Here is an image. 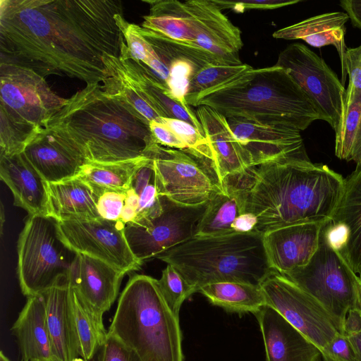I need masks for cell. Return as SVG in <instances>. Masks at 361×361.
<instances>
[{"label": "cell", "mask_w": 361, "mask_h": 361, "mask_svg": "<svg viewBox=\"0 0 361 361\" xmlns=\"http://www.w3.org/2000/svg\"><path fill=\"white\" fill-rule=\"evenodd\" d=\"M148 157L115 162L89 161L78 174L87 183L98 197L109 191L126 192L132 179L147 160Z\"/></svg>", "instance_id": "cell-30"}, {"label": "cell", "mask_w": 361, "mask_h": 361, "mask_svg": "<svg viewBox=\"0 0 361 361\" xmlns=\"http://www.w3.org/2000/svg\"><path fill=\"white\" fill-rule=\"evenodd\" d=\"M243 214L238 192L225 185L211 197L201 218L195 237H212L234 233L233 225Z\"/></svg>", "instance_id": "cell-31"}, {"label": "cell", "mask_w": 361, "mask_h": 361, "mask_svg": "<svg viewBox=\"0 0 361 361\" xmlns=\"http://www.w3.org/2000/svg\"><path fill=\"white\" fill-rule=\"evenodd\" d=\"M192 19L195 39L185 43L197 50L211 64H243L239 52L243 43L241 31L212 0L185 1Z\"/></svg>", "instance_id": "cell-15"}, {"label": "cell", "mask_w": 361, "mask_h": 361, "mask_svg": "<svg viewBox=\"0 0 361 361\" xmlns=\"http://www.w3.org/2000/svg\"><path fill=\"white\" fill-rule=\"evenodd\" d=\"M275 66L286 71L336 132L343 117L346 90L325 61L307 46L294 43L279 54Z\"/></svg>", "instance_id": "cell-9"}, {"label": "cell", "mask_w": 361, "mask_h": 361, "mask_svg": "<svg viewBox=\"0 0 361 361\" xmlns=\"http://www.w3.org/2000/svg\"><path fill=\"white\" fill-rule=\"evenodd\" d=\"M195 114L213 152L218 184L224 188L227 178L249 169L243 149L224 115L204 105L197 106Z\"/></svg>", "instance_id": "cell-23"}, {"label": "cell", "mask_w": 361, "mask_h": 361, "mask_svg": "<svg viewBox=\"0 0 361 361\" xmlns=\"http://www.w3.org/2000/svg\"><path fill=\"white\" fill-rule=\"evenodd\" d=\"M214 305L228 312L255 314L267 305L261 286L238 282L207 284L200 290Z\"/></svg>", "instance_id": "cell-32"}, {"label": "cell", "mask_w": 361, "mask_h": 361, "mask_svg": "<svg viewBox=\"0 0 361 361\" xmlns=\"http://www.w3.org/2000/svg\"><path fill=\"white\" fill-rule=\"evenodd\" d=\"M257 224L256 216L250 213H243L235 219L233 228L235 232H250Z\"/></svg>", "instance_id": "cell-50"}, {"label": "cell", "mask_w": 361, "mask_h": 361, "mask_svg": "<svg viewBox=\"0 0 361 361\" xmlns=\"http://www.w3.org/2000/svg\"><path fill=\"white\" fill-rule=\"evenodd\" d=\"M226 118L243 149L248 168L279 159H309L300 130L297 128Z\"/></svg>", "instance_id": "cell-16"}, {"label": "cell", "mask_w": 361, "mask_h": 361, "mask_svg": "<svg viewBox=\"0 0 361 361\" xmlns=\"http://www.w3.org/2000/svg\"><path fill=\"white\" fill-rule=\"evenodd\" d=\"M47 361H53L52 360H47Z\"/></svg>", "instance_id": "cell-57"}, {"label": "cell", "mask_w": 361, "mask_h": 361, "mask_svg": "<svg viewBox=\"0 0 361 361\" xmlns=\"http://www.w3.org/2000/svg\"><path fill=\"white\" fill-rule=\"evenodd\" d=\"M335 133L336 157L361 165V96L345 99L343 117Z\"/></svg>", "instance_id": "cell-34"}, {"label": "cell", "mask_w": 361, "mask_h": 361, "mask_svg": "<svg viewBox=\"0 0 361 361\" xmlns=\"http://www.w3.org/2000/svg\"><path fill=\"white\" fill-rule=\"evenodd\" d=\"M125 274L100 259L76 253L66 282L84 303L103 316L116 300Z\"/></svg>", "instance_id": "cell-19"}, {"label": "cell", "mask_w": 361, "mask_h": 361, "mask_svg": "<svg viewBox=\"0 0 361 361\" xmlns=\"http://www.w3.org/2000/svg\"><path fill=\"white\" fill-rule=\"evenodd\" d=\"M144 1L150 8L149 15L143 17L142 27L175 41L189 43L194 40L192 16L185 1Z\"/></svg>", "instance_id": "cell-29"}, {"label": "cell", "mask_w": 361, "mask_h": 361, "mask_svg": "<svg viewBox=\"0 0 361 361\" xmlns=\"http://www.w3.org/2000/svg\"><path fill=\"white\" fill-rule=\"evenodd\" d=\"M125 224L102 218L59 221L63 241L76 253L100 259L127 274L143 262L132 252L125 234Z\"/></svg>", "instance_id": "cell-14"}, {"label": "cell", "mask_w": 361, "mask_h": 361, "mask_svg": "<svg viewBox=\"0 0 361 361\" xmlns=\"http://www.w3.org/2000/svg\"><path fill=\"white\" fill-rule=\"evenodd\" d=\"M116 18L124 36L129 56L145 65L159 82L166 85L169 76V68L142 35L140 26L128 23L124 18L123 13L118 14Z\"/></svg>", "instance_id": "cell-35"}, {"label": "cell", "mask_w": 361, "mask_h": 361, "mask_svg": "<svg viewBox=\"0 0 361 361\" xmlns=\"http://www.w3.org/2000/svg\"><path fill=\"white\" fill-rule=\"evenodd\" d=\"M48 215L58 221L100 218L98 196L80 177L48 183Z\"/></svg>", "instance_id": "cell-28"}, {"label": "cell", "mask_w": 361, "mask_h": 361, "mask_svg": "<svg viewBox=\"0 0 361 361\" xmlns=\"http://www.w3.org/2000/svg\"><path fill=\"white\" fill-rule=\"evenodd\" d=\"M72 361H88L81 357H75Z\"/></svg>", "instance_id": "cell-56"}, {"label": "cell", "mask_w": 361, "mask_h": 361, "mask_svg": "<svg viewBox=\"0 0 361 361\" xmlns=\"http://www.w3.org/2000/svg\"><path fill=\"white\" fill-rule=\"evenodd\" d=\"M1 234L2 235L3 233V225H4V222L5 221V214H4V206H3V204L1 203Z\"/></svg>", "instance_id": "cell-53"}, {"label": "cell", "mask_w": 361, "mask_h": 361, "mask_svg": "<svg viewBox=\"0 0 361 361\" xmlns=\"http://www.w3.org/2000/svg\"><path fill=\"white\" fill-rule=\"evenodd\" d=\"M358 308L361 310V275L358 276Z\"/></svg>", "instance_id": "cell-52"}, {"label": "cell", "mask_w": 361, "mask_h": 361, "mask_svg": "<svg viewBox=\"0 0 361 361\" xmlns=\"http://www.w3.org/2000/svg\"><path fill=\"white\" fill-rule=\"evenodd\" d=\"M349 20L344 12H330L305 19L273 33V37L282 39H302L314 47L333 45L336 47L341 64L342 84L344 85L347 73L345 56V23Z\"/></svg>", "instance_id": "cell-25"}, {"label": "cell", "mask_w": 361, "mask_h": 361, "mask_svg": "<svg viewBox=\"0 0 361 361\" xmlns=\"http://www.w3.org/2000/svg\"><path fill=\"white\" fill-rule=\"evenodd\" d=\"M0 113L40 129L66 103L49 87L45 77L19 65L1 62Z\"/></svg>", "instance_id": "cell-10"}, {"label": "cell", "mask_w": 361, "mask_h": 361, "mask_svg": "<svg viewBox=\"0 0 361 361\" xmlns=\"http://www.w3.org/2000/svg\"><path fill=\"white\" fill-rule=\"evenodd\" d=\"M15 336L22 361L52 360L43 295L28 297L11 329Z\"/></svg>", "instance_id": "cell-26"}, {"label": "cell", "mask_w": 361, "mask_h": 361, "mask_svg": "<svg viewBox=\"0 0 361 361\" xmlns=\"http://www.w3.org/2000/svg\"><path fill=\"white\" fill-rule=\"evenodd\" d=\"M345 66L349 79L345 99L361 96V44L355 48H347Z\"/></svg>", "instance_id": "cell-42"}, {"label": "cell", "mask_w": 361, "mask_h": 361, "mask_svg": "<svg viewBox=\"0 0 361 361\" xmlns=\"http://www.w3.org/2000/svg\"><path fill=\"white\" fill-rule=\"evenodd\" d=\"M108 332L142 361H183L179 317L166 303L157 280L133 275L121 293Z\"/></svg>", "instance_id": "cell-6"}, {"label": "cell", "mask_w": 361, "mask_h": 361, "mask_svg": "<svg viewBox=\"0 0 361 361\" xmlns=\"http://www.w3.org/2000/svg\"><path fill=\"white\" fill-rule=\"evenodd\" d=\"M0 155L22 153L43 129L13 121L0 113Z\"/></svg>", "instance_id": "cell-38"}, {"label": "cell", "mask_w": 361, "mask_h": 361, "mask_svg": "<svg viewBox=\"0 0 361 361\" xmlns=\"http://www.w3.org/2000/svg\"><path fill=\"white\" fill-rule=\"evenodd\" d=\"M46 128L69 141L88 161L147 157L157 144L149 125L99 84L87 85L68 98Z\"/></svg>", "instance_id": "cell-3"}, {"label": "cell", "mask_w": 361, "mask_h": 361, "mask_svg": "<svg viewBox=\"0 0 361 361\" xmlns=\"http://www.w3.org/2000/svg\"><path fill=\"white\" fill-rule=\"evenodd\" d=\"M169 76L166 82L167 89L164 92L185 107L188 104L185 97L188 94L191 79L200 67L192 60L179 57L173 59L169 65Z\"/></svg>", "instance_id": "cell-39"}, {"label": "cell", "mask_w": 361, "mask_h": 361, "mask_svg": "<svg viewBox=\"0 0 361 361\" xmlns=\"http://www.w3.org/2000/svg\"><path fill=\"white\" fill-rule=\"evenodd\" d=\"M149 128L152 137L159 145L182 150H188L187 145L166 125L157 121H152Z\"/></svg>", "instance_id": "cell-46"}, {"label": "cell", "mask_w": 361, "mask_h": 361, "mask_svg": "<svg viewBox=\"0 0 361 361\" xmlns=\"http://www.w3.org/2000/svg\"><path fill=\"white\" fill-rule=\"evenodd\" d=\"M130 188L139 198L137 215L133 222L154 218L162 212V195L150 157L135 173Z\"/></svg>", "instance_id": "cell-36"}, {"label": "cell", "mask_w": 361, "mask_h": 361, "mask_svg": "<svg viewBox=\"0 0 361 361\" xmlns=\"http://www.w3.org/2000/svg\"><path fill=\"white\" fill-rule=\"evenodd\" d=\"M157 283L166 303L179 317L182 304L192 294L186 281L174 267L167 264Z\"/></svg>", "instance_id": "cell-40"}, {"label": "cell", "mask_w": 361, "mask_h": 361, "mask_svg": "<svg viewBox=\"0 0 361 361\" xmlns=\"http://www.w3.org/2000/svg\"><path fill=\"white\" fill-rule=\"evenodd\" d=\"M0 361H11V360L8 357L6 356V355L4 353L3 351H1Z\"/></svg>", "instance_id": "cell-54"}, {"label": "cell", "mask_w": 361, "mask_h": 361, "mask_svg": "<svg viewBox=\"0 0 361 361\" xmlns=\"http://www.w3.org/2000/svg\"><path fill=\"white\" fill-rule=\"evenodd\" d=\"M253 68L248 64L237 66L208 64L198 70L190 80L185 100L188 105L197 98L231 82Z\"/></svg>", "instance_id": "cell-37"}, {"label": "cell", "mask_w": 361, "mask_h": 361, "mask_svg": "<svg viewBox=\"0 0 361 361\" xmlns=\"http://www.w3.org/2000/svg\"><path fill=\"white\" fill-rule=\"evenodd\" d=\"M343 331L347 336H353L361 331V310L359 308L348 311L344 322Z\"/></svg>", "instance_id": "cell-48"}, {"label": "cell", "mask_w": 361, "mask_h": 361, "mask_svg": "<svg viewBox=\"0 0 361 361\" xmlns=\"http://www.w3.org/2000/svg\"><path fill=\"white\" fill-rule=\"evenodd\" d=\"M261 288L267 305L279 312L321 352L338 333L326 310L283 274L274 270Z\"/></svg>", "instance_id": "cell-12"}, {"label": "cell", "mask_w": 361, "mask_h": 361, "mask_svg": "<svg viewBox=\"0 0 361 361\" xmlns=\"http://www.w3.org/2000/svg\"><path fill=\"white\" fill-rule=\"evenodd\" d=\"M138 207L139 198L135 192L129 188L126 191L121 221L125 224L133 222L137 215Z\"/></svg>", "instance_id": "cell-47"}, {"label": "cell", "mask_w": 361, "mask_h": 361, "mask_svg": "<svg viewBox=\"0 0 361 361\" xmlns=\"http://www.w3.org/2000/svg\"><path fill=\"white\" fill-rule=\"evenodd\" d=\"M93 359L94 361H142L132 348L109 332Z\"/></svg>", "instance_id": "cell-41"}, {"label": "cell", "mask_w": 361, "mask_h": 361, "mask_svg": "<svg viewBox=\"0 0 361 361\" xmlns=\"http://www.w3.org/2000/svg\"><path fill=\"white\" fill-rule=\"evenodd\" d=\"M69 292L66 280L42 294L46 303L53 361H72L80 357L71 315Z\"/></svg>", "instance_id": "cell-27"}, {"label": "cell", "mask_w": 361, "mask_h": 361, "mask_svg": "<svg viewBox=\"0 0 361 361\" xmlns=\"http://www.w3.org/2000/svg\"><path fill=\"white\" fill-rule=\"evenodd\" d=\"M71 315L79 356L86 360L93 359L106 340L107 332L103 316L94 312L84 303L69 286Z\"/></svg>", "instance_id": "cell-33"}, {"label": "cell", "mask_w": 361, "mask_h": 361, "mask_svg": "<svg viewBox=\"0 0 361 361\" xmlns=\"http://www.w3.org/2000/svg\"><path fill=\"white\" fill-rule=\"evenodd\" d=\"M324 224H295L263 233V245L271 268L286 274L306 265L318 248Z\"/></svg>", "instance_id": "cell-20"}, {"label": "cell", "mask_w": 361, "mask_h": 361, "mask_svg": "<svg viewBox=\"0 0 361 361\" xmlns=\"http://www.w3.org/2000/svg\"><path fill=\"white\" fill-rule=\"evenodd\" d=\"M334 361H358L355 347L349 336L337 333L322 352Z\"/></svg>", "instance_id": "cell-45"}, {"label": "cell", "mask_w": 361, "mask_h": 361, "mask_svg": "<svg viewBox=\"0 0 361 361\" xmlns=\"http://www.w3.org/2000/svg\"><path fill=\"white\" fill-rule=\"evenodd\" d=\"M126 194V192L116 191L102 193L97 202L100 217L110 221H121Z\"/></svg>", "instance_id": "cell-44"}, {"label": "cell", "mask_w": 361, "mask_h": 361, "mask_svg": "<svg viewBox=\"0 0 361 361\" xmlns=\"http://www.w3.org/2000/svg\"><path fill=\"white\" fill-rule=\"evenodd\" d=\"M157 258L174 267L192 294L207 284L219 282L261 286L274 271L266 255L262 234L254 231L194 237Z\"/></svg>", "instance_id": "cell-5"}, {"label": "cell", "mask_w": 361, "mask_h": 361, "mask_svg": "<svg viewBox=\"0 0 361 361\" xmlns=\"http://www.w3.org/2000/svg\"><path fill=\"white\" fill-rule=\"evenodd\" d=\"M221 10L232 9L242 13L246 9H275L290 6L300 2V0H244L240 1L212 0Z\"/></svg>", "instance_id": "cell-43"}, {"label": "cell", "mask_w": 361, "mask_h": 361, "mask_svg": "<svg viewBox=\"0 0 361 361\" xmlns=\"http://www.w3.org/2000/svg\"><path fill=\"white\" fill-rule=\"evenodd\" d=\"M208 202L185 205L162 195L163 209L158 216L125 225L135 257L143 262L194 238Z\"/></svg>", "instance_id": "cell-11"}, {"label": "cell", "mask_w": 361, "mask_h": 361, "mask_svg": "<svg viewBox=\"0 0 361 361\" xmlns=\"http://www.w3.org/2000/svg\"><path fill=\"white\" fill-rule=\"evenodd\" d=\"M148 157L153 161L161 195L177 203L201 204L221 188L208 169L185 152L156 144Z\"/></svg>", "instance_id": "cell-13"}, {"label": "cell", "mask_w": 361, "mask_h": 361, "mask_svg": "<svg viewBox=\"0 0 361 361\" xmlns=\"http://www.w3.org/2000/svg\"><path fill=\"white\" fill-rule=\"evenodd\" d=\"M209 106L226 118L305 130L322 116L283 68H253L238 79L197 98L190 106Z\"/></svg>", "instance_id": "cell-4"}, {"label": "cell", "mask_w": 361, "mask_h": 361, "mask_svg": "<svg viewBox=\"0 0 361 361\" xmlns=\"http://www.w3.org/2000/svg\"><path fill=\"white\" fill-rule=\"evenodd\" d=\"M348 336L355 347L358 361H361V331L357 334Z\"/></svg>", "instance_id": "cell-51"}, {"label": "cell", "mask_w": 361, "mask_h": 361, "mask_svg": "<svg viewBox=\"0 0 361 361\" xmlns=\"http://www.w3.org/2000/svg\"><path fill=\"white\" fill-rule=\"evenodd\" d=\"M119 13L118 0H1L0 62L99 84L126 44Z\"/></svg>", "instance_id": "cell-1"}, {"label": "cell", "mask_w": 361, "mask_h": 361, "mask_svg": "<svg viewBox=\"0 0 361 361\" xmlns=\"http://www.w3.org/2000/svg\"><path fill=\"white\" fill-rule=\"evenodd\" d=\"M0 178L11 190L16 206L29 215H48V183L23 152L0 155Z\"/></svg>", "instance_id": "cell-24"}, {"label": "cell", "mask_w": 361, "mask_h": 361, "mask_svg": "<svg viewBox=\"0 0 361 361\" xmlns=\"http://www.w3.org/2000/svg\"><path fill=\"white\" fill-rule=\"evenodd\" d=\"M323 229L351 269L361 275V165L344 178L341 198Z\"/></svg>", "instance_id": "cell-17"}, {"label": "cell", "mask_w": 361, "mask_h": 361, "mask_svg": "<svg viewBox=\"0 0 361 361\" xmlns=\"http://www.w3.org/2000/svg\"><path fill=\"white\" fill-rule=\"evenodd\" d=\"M75 255L63 241L56 219L29 215L18 240L17 274L23 295H42L66 281Z\"/></svg>", "instance_id": "cell-7"}, {"label": "cell", "mask_w": 361, "mask_h": 361, "mask_svg": "<svg viewBox=\"0 0 361 361\" xmlns=\"http://www.w3.org/2000/svg\"><path fill=\"white\" fill-rule=\"evenodd\" d=\"M283 275L317 300L338 332L344 334L347 313L358 308V276L331 245L323 228L318 248L309 262Z\"/></svg>", "instance_id": "cell-8"}, {"label": "cell", "mask_w": 361, "mask_h": 361, "mask_svg": "<svg viewBox=\"0 0 361 361\" xmlns=\"http://www.w3.org/2000/svg\"><path fill=\"white\" fill-rule=\"evenodd\" d=\"M103 62L104 91L135 111L148 125L152 121L160 122L162 116L151 99L141 64L129 56L127 44L120 56L106 54Z\"/></svg>", "instance_id": "cell-18"}, {"label": "cell", "mask_w": 361, "mask_h": 361, "mask_svg": "<svg viewBox=\"0 0 361 361\" xmlns=\"http://www.w3.org/2000/svg\"><path fill=\"white\" fill-rule=\"evenodd\" d=\"M240 197L243 213L257 218L254 231L331 219L344 189L342 176L310 159H284L247 169L227 178Z\"/></svg>", "instance_id": "cell-2"}, {"label": "cell", "mask_w": 361, "mask_h": 361, "mask_svg": "<svg viewBox=\"0 0 361 361\" xmlns=\"http://www.w3.org/2000/svg\"><path fill=\"white\" fill-rule=\"evenodd\" d=\"M23 153L49 183L78 176L89 162L77 147L48 128H43Z\"/></svg>", "instance_id": "cell-21"}, {"label": "cell", "mask_w": 361, "mask_h": 361, "mask_svg": "<svg viewBox=\"0 0 361 361\" xmlns=\"http://www.w3.org/2000/svg\"><path fill=\"white\" fill-rule=\"evenodd\" d=\"M340 4L353 25L361 30V0H342Z\"/></svg>", "instance_id": "cell-49"}, {"label": "cell", "mask_w": 361, "mask_h": 361, "mask_svg": "<svg viewBox=\"0 0 361 361\" xmlns=\"http://www.w3.org/2000/svg\"><path fill=\"white\" fill-rule=\"evenodd\" d=\"M262 335L266 361H321L311 341L268 305L254 314Z\"/></svg>", "instance_id": "cell-22"}, {"label": "cell", "mask_w": 361, "mask_h": 361, "mask_svg": "<svg viewBox=\"0 0 361 361\" xmlns=\"http://www.w3.org/2000/svg\"><path fill=\"white\" fill-rule=\"evenodd\" d=\"M323 361H334L326 355H322Z\"/></svg>", "instance_id": "cell-55"}]
</instances>
